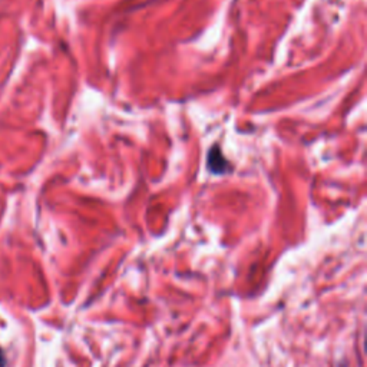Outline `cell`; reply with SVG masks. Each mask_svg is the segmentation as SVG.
Returning a JSON list of instances; mask_svg holds the SVG:
<instances>
[{
  "instance_id": "cell-1",
  "label": "cell",
  "mask_w": 367,
  "mask_h": 367,
  "mask_svg": "<svg viewBox=\"0 0 367 367\" xmlns=\"http://www.w3.org/2000/svg\"><path fill=\"white\" fill-rule=\"evenodd\" d=\"M208 165H210V170H213L215 174H222L227 170V161L224 159L220 151L217 152L213 151L208 158Z\"/></svg>"
},
{
  "instance_id": "cell-2",
  "label": "cell",
  "mask_w": 367,
  "mask_h": 367,
  "mask_svg": "<svg viewBox=\"0 0 367 367\" xmlns=\"http://www.w3.org/2000/svg\"><path fill=\"white\" fill-rule=\"evenodd\" d=\"M5 364H6V359H5L2 349H0V367H5Z\"/></svg>"
}]
</instances>
